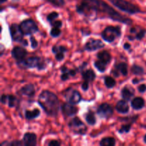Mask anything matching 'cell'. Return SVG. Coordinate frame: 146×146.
<instances>
[{
	"instance_id": "cell-1",
	"label": "cell",
	"mask_w": 146,
	"mask_h": 146,
	"mask_svg": "<svg viewBox=\"0 0 146 146\" xmlns=\"http://www.w3.org/2000/svg\"><path fill=\"white\" fill-rule=\"evenodd\" d=\"M77 11L79 14L88 16L91 11H96L106 14L107 17L114 21H120L123 24H131L132 23L130 19L126 18L117 12L111 6L102 0H83L79 5L77 6Z\"/></svg>"
},
{
	"instance_id": "cell-2",
	"label": "cell",
	"mask_w": 146,
	"mask_h": 146,
	"mask_svg": "<svg viewBox=\"0 0 146 146\" xmlns=\"http://www.w3.org/2000/svg\"><path fill=\"white\" fill-rule=\"evenodd\" d=\"M38 104L44 111L51 116H56L58 113L59 102L56 96L48 91H44L38 97Z\"/></svg>"
},
{
	"instance_id": "cell-3",
	"label": "cell",
	"mask_w": 146,
	"mask_h": 146,
	"mask_svg": "<svg viewBox=\"0 0 146 146\" xmlns=\"http://www.w3.org/2000/svg\"><path fill=\"white\" fill-rule=\"evenodd\" d=\"M111 1L115 7L122 11H125L128 14H136L141 11L140 9L137 6L125 1V0H108Z\"/></svg>"
},
{
	"instance_id": "cell-4",
	"label": "cell",
	"mask_w": 146,
	"mask_h": 146,
	"mask_svg": "<svg viewBox=\"0 0 146 146\" xmlns=\"http://www.w3.org/2000/svg\"><path fill=\"white\" fill-rule=\"evenodd\" d=\"M121 29L118 27H108L102 32V37L106 41L113 42L115 38L121 36Z\"/></svg>"
},
{
	"instance_id": "cell-5",
	"label": "cell",
	"mask_w": 146,
	"mask_h": 146,
	"mask_svg": "<svg viewBox=\"0 0 146 146\" xmlns=\"http://www.w3.org/2000/svg\"><path fill=\"white\" fill-rule=\"evenodd\" d=\"M68 126H69L70 129L73 131L74 133L76 134H81V135H84L86 132L87 128L85 125V124L81 121L78 118L75 117L73 118L68 123Z\"/></svg>"
},
{
	"instance_id": "cell-6",
	"label": "cell",
	"mask_w": 146,
	"mask_h": 146,
	"mask_svg": "<svg viewBox=\"0 0 146 146\" xmlns=\"http://www.w3.org/2000/svg\"><path fill=\"white\" fill-rule=\"evenodd\" d=\"M20 28L23 34L25 35H30L38 31V27L36 23L31 19L25 20L20 24Z\"/></svg>"
},
{
	"instance_id": "cell-7",
	"label": "cell",
	"mask_w": 146,
	"mask_h": 146,
	"mask_svg": "<svg viewBox=\"0 0 146 146\" xmlns=\"http://www.w3.org/2000/svg\"><path fill=\"white\" fill-rule=\"evenodd\" d=\"M97 113L100 117L103 118H109L112 116L113 113V108L109 104H103L98 107Z\"/></svg>"
},
{
	"instance_id": "cell-8",
	"label": "cell",
	"mask_w": 146,
	"mask_h": 146,
	"mask_svg": "<svg viewBox=\"0 0 146 146\" xmlns=\"http://www.w3.org/2000/svg\"><path fill=\"white\" fill-rule=\"evenodd\" d=\"M65 97L67 101L71 104H76L81 101V96L78 91L76 90H71V88L66 90L65 92Z\"/></svg>"
},
{
	"instance_id": "cell-9",
	"label": "cell",
	"mask_w": 146,
	"mask_h": 146,
	"mask_svg": "<svg viewBox=\"0 0 146 146\" xmlns=\"http://www.w3.org/2000/svg\"><path fill=\"white\" fill-rule=\"evenodd\" d=\"M10 34H11V36L14 41H19V42H22L23 39V32L21 31L20 26L17 25V24H12L9 28Z\"/></svg>"
},
{
	"instance_id": "cell-10",
	"label": "cell",
	"mask_w": 146,
	"mask_h": 146,
	"mask_svg": "<svg viewBox=\"0 0 146 146\" xmlns=\"http://www.w3.org/2000/svg\"><path fill=\"white\" fill-rule=\"evenodd\" d=\"M104 47V44L101 40L91 39L86 44L85 48L88 51H95Z\"/></svg>"
},
{
	"instance_id": "cell-11",
	"label": "cell",
	"mask_w": 146,
	"mask_h": 146,
	"mask_svg": "<svg viewBox=\"0 0 146 146\" xmlns=\"http://www.w3.org/2000/svg\"><path fill=\"white\" fill-rule=\"evenodd\" d=\"M21 63L24 66L27 67V68H34V67H38L41 65V60L38 57H30V58H27L26 61H22L21 60ZM39 68V67H38Z\"/></svg>"
},
{
	"instance_id": "cell-12",
	"label": "cell",
	"mask_w": 146,
	"mask_h": 146,
	"mask_svg": "<svg viewBox=\"0 0 146 146\" xmlns=\"http://www.w3.org/2000/svg\"><path fill=\"white\" fill-rule=\"evenodd\" d=\"M27 54V51L24 48L20 46L14 47V49L11 51V55L17 61H21L22 59H24Z\"/></svg>"
},
{
	"instance_id": "cell-13",
	"label": "cell",
	"mask_w": 146,
	"mask_h": 146,
	"mask_svg": "<svg viewBox=\"0 0 146 146\" xmlns=\"http://www.w3.org/2000/svg\"><path fill=\"white\" fill-rule=\"evenodd\" d=\"M62 112L66 116H73L78 112V108L70 104H64L62 106Z\"/></svg>"
},
{
	"instance_id": "cell-14",
	"label": "cell",
	"mask_w": 146,
	"mask_h": 146,
	"mask_svg": "<svg viewBox=\"0 0 146 146\" xmlns=\"http://www.w3.org/2000/svg\"><path fill=\"white\" fill-rule=\"evenodd\" d=\"M24 143L27 146H34L36 145V135L34 133H27L24 136Z\"/></svg>"
},
{
	"instance_id": "cell-15",
	"label": "cell",
	"mask_w": 146,
	"mask_h": 146,
	"mask_svg": "<svg viewBox=\"0 0 146 146\" xmlns=\"http://www.w3.org/2000/svg\"><path fill=\"white\" fill-rule=\"evenodd\" d=\"M20 92L23 95L31 97L34 95L35 90H34V87L32 84H28V85H26L25 86L21 88L20 90Z\"/></svg>"
},
{
	"instance_id": "cell-16",
	"label": "cell",
	"mask_w": 146,
	"mask_h": 146,
	"mask_svg": "<svg viewBox=\"0 0 146 146\" xmlns=\"http://www.w3.org/2000/svg\"><path fill=\"white\" fill-rule=\"evenodd\" d=\"M117 111L121 113H126L129 111V106H128V103L125 101H120L115 106Z\"/></svg>"
},
{
	"instance_id": "cell-17",
	"label": "cell",
	"mask_w": 146,
	"mask_h": 146,
	"mask_svg": "<svg viewBox=\"0 0 146 146\" xmlns=\"http://www.w3.org/2000/svg\"><path fill=\"white\" fill-rule=\"evenodd\" d=\"M145 106V101L143 98H141V97H137V98H134L131 102V106L135 110H139L143 108Z\"/></svg>"
},
{
	"instance_id": "cell-18",
	"label": "cell",
	"mask_w": 146,
	"mask_h": 146,
	"mask_svg": "<svg viewBox=\"0 0 146 146\" xmlns=\"http://www.w3.org/2000/svg\"><path fill=\"white\" fill-rule=\"evenodd\" d=\"M134 90L132 88H128V87H124L121 91L122 96L125 101H129L134 95Z\"/></svg>"
},
{
	"instance_id": "cell-19",
	"label": "cell",
	"mask_w": 146,
	"mask_h": 146,
	"mask_svg": "<svg viewBox=\"0 0 146 146\" xmlns=\"http://www.w3.org/2000/svg\"><path fill=\"white\" fill-rule=\"evenodd\" d=\"M97 57H98V59L101 60L103 62L106 63V64H109L111 60V56L106 51H103L99 52L97 54Z\"/></svg>"
},
{
	"instance_id": "cell-20",
	"label": "cell",
	"mask_w": 146,
	"mask_h": 146,
	"mask_svg": "<svg viewBox=\"0 0 146 146\" xmlns=\"http://www.w3.org/2000/svg\"><path fill=\"white\" fill-rule=\"evenodd\" d=\"M82 76L85 81H92L95 79L96 74L93 70L88 69V70H86V71H85L83 72Z\"/></svg>"
},
{
	"instance_id": "cell-21",
	"label": "cell",
	"mask_w": 146,
	"mask_h": 146,
	"mask_svg": "<svg viewBox=\"0 0 146 146\" xmlns=\"http://www.w3.org/2000/svg\"><path fill=\"white\" fill-rule=\"evenodd\" d=\"M40 115L39 110L35 108L33 111H27L25 113V117L29 120L34 119Z\"/></svg>"
},
{
	"instance_id": "cell-22",
	"label": "cell",
	"mask_w": 146,
	"mask_h": 146,
	"mask_svg": "<svg viewBox=\"0 0 146 146\" xmlns=\"http://www.w3.org/2000/svg\"><path fill=\"white\" fill-rule=\"evenodd\" d=\"M100 145L101 146H113L115 145V140L111 137L104 138L101 141Z\"/></svg>"
},
{
	"instance_id": "cell-23",
	"label": "cell",
	"mask_w": 146,
	"mask_h": 146,
	"mask_svg": "<svg viewBox=\"0 0 146 146\" xmlns=\"http://www.w3.org/2000/svg\"><path fill=\"white\" fill-rule=\"evenodd\" d=\"M115 68L118 71V72L121 73L122 75L126 76L128 74V66L125 63H120L115 66Z\"/></svg>"
},
{
	"instance_id": "cell-24",
	"label": "cell",
	"mask_w": 146,
	"mask_h": 146,
	"mask_svg": "<svg viewBox=\"0 0 146 146\" xmlns=\"http://www.w3.org/2000/svg\"><path fill=\"white\" fill-rule=\"evenodd\" d=\"M86 120L89 125H94L96 122L95 115L92 111H89L88 113H87L86 115Z\"/></svg>"
},
{
	"instance_id": "cell-25",
	"label": "cell",
	"mask_w": 146,
	"mask_h": 146,
	"mask_svg": "<svg viewBox=\"0 0 146 146\" xmlns=\"http://www.w3.org/2000/svg\"><path fill=\"white\" fill-rule=\"evenodd\" d=\"M104 82H105V84L107 88H113L115 85V79L111 76H106L105 78H104Z\"/></svg>"
},
{
	"instance_id": "cell-26",
	"label": "cell",
	"mask_w": 146,
	"mask_h": 146,
	"mask_svg": "<svg viewBox=\"0 0 146 146\" xmlns=\"http://www.w3.org/2000/svg\"><path fill=\"white\" fill-rule=\"evenodd\" d=\"M106 65L107 64H106V63L103 62V61H101V60L96 61V62L94 63V66H95L96 68L98 71H101V72H104V71H105L106 68Z\"/></svg>"
},
{
	"instance_id": "cell-27",
	"label": "cell",
	"mask_w": 146,
	"mask_h": 146,
	"mask_svg": "<svg viewBox=\"0 0 146 146\" xmlns=\"http://www.w3.org/2000/svg\"><path fill=\"white\" fill-rule=\"evenodd\" d=\"M131 71L135 75H142L144 73V70L142 67L139 66L134 65L131 68Z\"/></svg>"
},
{
	"instance_id": "cell-28",
	"label": "cell",
	"mask_w": 146,
	"mask_h": 146,
	"mask_svg": "<svg viewBox=\"0 0 146 146\" xmlns=\"http://www.w3.org/2000/svg\"><path fill=\"white\" fill-rule=\"evenodd\" d=\"M17 98H16L15 96H14L9 95L8 96V104L9 106L12 108V107L15 106L16 104H17Z\"/></svg>"
},
{
	"instance_id": "cell-29",
	"label": "cell",
	"mask_w": 146,
	"mask_h": 146,
	"mask_svg": "<svg viewBox=\"0 0 146 146\" xmlns=\"http://www.w3.org/2000/svg\"><path fill=\"white\" fill-rule=\"evenodd\" d=\"M52 51L53 52L56 54L58 52H65V51H66L67 50L66 48L64 46H56L53 47Z\"/></svg>"
},
{
	"instance_id": "cell-30",
	"label": "cell",
	"mask_w": 146,
	"mask_h": 146,
	"mask_svg": "<svg viewBox=\"0 0 146 146\" xmlns=\"http://www.w3.org/2000/svg\"><path fill=\"white\" fill-rule=\"evenodd\" d=\"M58 17V13L54 11V12H51L48 14V17H47V20H48V21H50V22H52V21H54V19H56Z\"/></svg>"
},
{
	"instance_id": "cell-31",
	"label": "cell",
	"mask_w": 146,
	"mask_h": 146,
	"mask_svg": "<svg viewBox=\"0 0 146 146\" xmlns=\"http://www.w3.org/2000/svg\"><path fill=\"white\" fill-rule=\"evenodd\" d=\"M61 34V30L58 27H54L51 31V35L53 37H57Z\"/></svg>"
},
{
	"instance_id": "cell-32",
	"label": "cell",
	"mask_w": 146,
	"mask_h": 146,
	"mask_svg": "<svg viewBox=\"0 0 146 146\" xmlns=\"http://www.w3.org/2000/svg\"><path fill=\"white\" fill-rule=\"evenodd\" d=\"M46 1H48L51 4H54V5L57 6V7H60V6L64 5V0H46Z\"/></svg>"
},
{
	"instance_id": "cell-33",
	"label": "cell",
	"mask_w": 146,
	"mask_h": 146,
	"mask_svg": "<svg viewBox=\"0 0 146 146\" xmlns=\"http://www.w3.org/2000/svg\"><path fill=\"white\" fill-rule=\"evenodd\" d=\"M130 130H131V125H123L119 130V133H128L129 132Z\"/></svg>"
},
{
	"instance_id": "cell-34",
	"label": "cell",
	"mask_w": 146,
	"mask_h": 146,
	"mask_svg": "<svg viewBox=\"0 0 146 146\" xmlns=\"http://www.w3.org/2000/svg\"><path fill=\"white\" fill-rule=\"evenodd\" d=\"M145 31H144V30H141V31H139V32L136 34V36H135V38H137V39H141L142 38H143V36H145Z\"/></svg>"
},
{
	"instance_id": "cell-35",
	"label": "cell",
	"mask_w": 146,
	"mask_h": 146,
	"mask_svg": "<svg viewBox=\"0 0 146 146\" xmlns=\"http://www.w3.org/2000/svg\"><path fill=\"white\" fill-rule=\"evenodd\" d=\"M64 52H58L57 53V54H56V59L57 61H61L62 59H64Z\"/></svg>"
},
{
	"instance_id": "cell-36",
	"label": "cell",
	"mask_w": 146,
	"mask_h": 146,
	"mask_svg": "<svg viewBox=\"0 0 146 146\" xmlns=\"http://www.w3.org/2000/svg\"><path fill=\"white\" fill-rule=\"evenodd\" d=\"M30 41H31V47H32L33 48H36L37 46H38V42H37L36 40L34 38V37H31V38H30Z\"/></svg>"
},
{
	"instance_id": "cell-37",
	"label": "cell",
	"mask_w": 146,
	"mask_h": 146,
	"mask_svg": "<svg viewBox=\"0 0 146 146\" xmlns=\"http://www.w3.org/2000/svg\"><path fill=\"white\" fill-rule=\"evenodd\" d=\"M68 71H65V72H63L62 75H61V80H63V81H66V80H67L68 78V77H69V73H68Z\"/></svg>"
},
{
	"instance_id": "cell-38",
	"label": "cell",
	"mask_w": 146,
	"mask_h": 146,
	"mask_svg": "<svg viewBox=\"0 0 146 146\" xmlns=\"http://www.w3.org/2000/svg\"><path fill=\"white\" fill-rule=\"evenodd\" d=\"M51 25L54 27H58V28H60L62 25V23H61V21H54L51 22Z\"/></svg>"
},
{
	"instance_id": "cell-39",
	"label": "cell",
	"mask_w": 146,
	"mask_h": 146,
	"mask_svg": "<svg viewBox=\"0 0 146 146\" xmlns=\"http://www.w3.org/2000/svg\"><path fill=\"white\" fill-rule=\"evenodd\" d=\"M138 91L141 93H143L146 91V86L145 84H141L139 87H138Z\"/></svg>"
},
{
	"instance_id": "cell-40",
	"label": "cell",
	"mask_w": 146,
	"mask_h": 146,
	"mask_svg": "<svg viewBox=\"0 0 146 146\" xmlns=\"http://www.w3.org/2000/svg\"><path fill=\"white\" fill-rule=\"evenodd\" d=\"M88 86H88V81H86L84 83H83L82 86H81V87H82L84 91H87L88 88Z\"/></svg>"
},
{
	"instance_id": "cell-41",
	"label": "cell",
	"mask_w": 146,
	"mask_h": 146,
	"mask_svg": "<svg viewBox=\"0 0 146 146\" xmlns=\"http://www.w3.org/2000/svg\"><path fill=\"white\" fill-rule=\"evenodd\" d=\"M49 146H58L60 145V143L58 141H51V142L48 143Z\"/></svg>"
},
{
	"instance_id": "cell-42",
	"label": "cell",
	"mask_w": 146,
	"mask_h": 146,
	"mask_svg": "<svg viewBox=\"0 0 146 146\" xmlns=\"http://www.w3.org/2000/svg\"><path fill=\"white\" fill-rule=\"evenodd\" d=\"M8 101V96L6 95H2L1 97V101L2 104H5L7 103V101Z\"/></svg>"
},
{
	"instance_id": "cell-43",
	"label": "cell",
	"mask_w": 146,
	"mask_h": 146,
	"mask_svg": "<svg viewBox=\"0 0 146 146\" xmlns=\"http://www.w3.org/2000/svg\"><path fill=\"white\" fill-rule=\"evenodd\" d=\"M22 145V143L21 141H15L14 142H12L11 143H10V145L11 146H20Z\"/></svg>"
},
{
	"instance_id": "cell-44",
	"label": "cell",
	"mask_w": 146,
	"mask_h": 146,
	"mask_svg": "<svg viewBox=\"0 0 146 146\" xmlns=\"http://www.w3.org/2000/svg\"><path fill=\"white\" fill-rule=\"evenodd\" d=\"M68 73H69L70 75L72 76H74L76 75V71H74V70H70V71H68Z\"/></svg>"
},
{
	"instance_id": "cell-45",
	"label": "cell",
	"mask_w": 146,
	"mask_h": 146,
	"mask_svg": "<svg viewBox=\"0 0 146 146\" xmlns=\"http://www.w3.org/2000/svg\"><path fill=\"white\" fill-rule=\"evenodd\" d=\"M123 46H124V48H125V49H128V48L131 47V45H130L129 44H128V43H125V44H124Z\"/></svg>"
},
{
	"instance_id": "cell-46",
	"label": "cell",
	"mask_w": 146,
	"mask_h": 146,
	"mask_svg": "<svg viewBox=\"0 0 146 146\" xmlns=\"http://www.w3.org/2000/svg\"><path fill=\"white\" fill-rule=\"evenodd\" d=\"M6 1H7V0H0V2H1V4H2V3L5 2Z\"/></svg>"
},
{
	"instance_id": "cell-47",
	"label": "cell",
	"mask_w": 146,
	"mask_h": 146,
	"mask_svg": "<svg viewBox=\"0 0 146 146\" xmlns=\"http://www.w3.org/2000/svg\"><path fill=\"white\" fill-rule=\"evenodd\" d=\"M144 142H145L146 143V135H145V136H144Z\"/></svg>"
}]
</instances>
